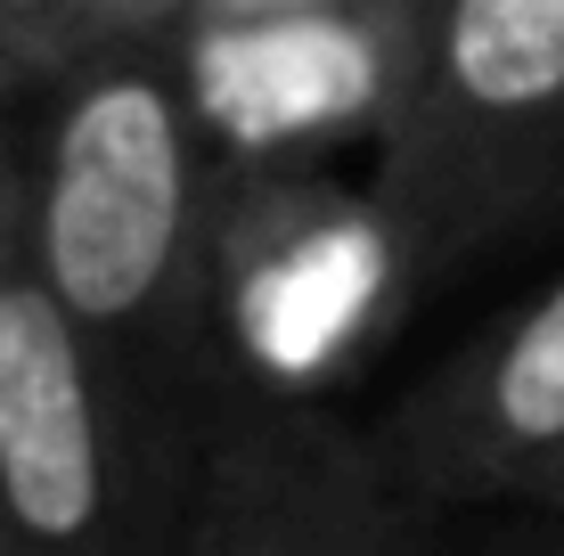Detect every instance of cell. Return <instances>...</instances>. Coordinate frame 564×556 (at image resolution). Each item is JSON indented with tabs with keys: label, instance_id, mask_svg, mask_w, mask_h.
<instances>
[{
	"label": "cell",
	"instance_id": "1",
	"mask_svg": "<svg viewBox=\"0 0 564 556\" xmlns=\"http://www.w3.org/2000/svg\"><path fill=\"white\" fill-rule=\"evenodd\" d=\"M17 107L25 229L50 295L155 426L197 434L213 393V148L172 33H99L17 90Z\"/></svg>",
	"mask_w": 564,
	"mask_h": 556
},
{
	"label": "cell",
	"instance_id": "2",
	"mask_svg": "<svg viewBox=\"0 0 564 556\" xmlns=\"http://www.w3.org/2000/svg\"><path fill=\"white\" fill-rule=\"evenodd\" d=\"M417 295V254L368 164H213V377L279 401H336Z\"/></svg>",
	"mask_w": 564,
	"mask_h": 556
},
{
	"label": "cell",
	"instance_id": "3",
	"mask_svg": "<svg viewBox=\"0 0 564 556\" xmlns=\"http://www.w3.org/2000/svg\"><path fill=\"white\" fill-rule=\"evenodd\" d=\"M368 172L425 286L549 221L564 181V0H417L410 83Z\"/></svg>",
	"mask_w": 564,
	"mask_h": 556
},
{
	"label": "cell",
	"instance_id": "4",
	"mask_svg": "<svg viewBox=\"0 0 564 556\" xmlns=\"http://www.w3.org/2000/svg\"><path fill=\"white\" fill-rule=\"evenodd\" d=\"M188 434L155 426L33 262L25 172L0 214V524L17 556H172Z\"/></svg>",
	"mask_w": 564,
	"mask_h": 556
},
{
	"label": "cell",
	"instance_id": "5",
	"mask_svg": "<svg viewBox=\"0 0 564 556\" xmlns=\"http://www.w3.org/2000/svg\"><path fill=\"white\" fill-rule=\"evenodd\" d=\"M425 524L336 401H279L238 377L197 401L172 556H434Z\"/></svg>",
	"mask_w": 564,
	"mask_h": 556
},
{
	"label": "cell",
	"instance_id": "6",
	"mask_svg": "<svg viewBox=\"0 0 564 556\" xmlns=\"http://www.w3.org/2000/svg\"><path fill=\"white\" fill-rule=\"evenodd\" d=\"M417 0H327L286 17L172 25L213 164H344L377 156L410 83Z\"/></svg>",
	"mask_w": 564,
	"mask_h": 556
},
{
	"label": "cell",
	"instance_id": "7",
	"mask_svg": "<svg viewBox=\"0 0 564 556\" xmlns=\"http://www.w3.org/2000/svg\"><path fill=\"white\" fill-rule=\"evenodd\" d=\"M360 434L417 515L540 508L564 475V271L434 360Z\"/></svg>",
	"mask_w": 564,
	"mask_h": 556
},
{
	"label": "cell",
	"instance_id": "8",
	"mask_svg": "<svg viewBox=\"0 0 564 556\" xmlns=\"http://www.w3.org/2000/svg\"><path fill=\"white\" fill-rule=\"evenodd\" d=\"M66 50H83L66 25V0H0V99L33 90Z\"/></svg>",
	"mask_w": 564,
	"mask_h": 556
},
{
	"label": "cell",
	"instance_id": "9",
	"mask_svg": "<svg viewBox=\"0 0 564 556\" xmlns=\"http://www.w3.org/2000/svg\"><path fill=\"white\" fill-rule=\"evenodd\" d=\"M188 17V0H66L74 42H99V33H172Z\"/></svg>",
	"mask_w": 564,
	"mask_h": 556
},
{
	"label": "cell",
	"instance_id": "10",
	"mask_svg": "<svg viewBox=\"0 0 564 556\" xmlns=\"http://www.w3.org/2000/svg\"><path fill=\"white\" fill-rule=\"evenodd\" d=\"M532 532H508V541H482V548H451V556H564V515L532 508Z\"/></svg>",
	"mask_w": 564,
	"mask_h": 556
},
{
	"label": "cell",
	"instance_id": "11",
	"mask_svg": "<svg viewBox=\"0 0 564 556\" xmlns=\"http://www.w3.org/2000/svg\"><path fill=\"white\" fill-rule=\"evenodd\" d=\"M286 9H327V0H188V17H286Z\"/></svg>",
	"mask_w": 564,
	"mask_h": 556
},
{
	"label": "cell",
	"instance_id": "12",
	"mask_svg": "<svg viewBox=\"0 0 564 556\" xmlns=\"http://www.w3.org/2000/svg\"><path fill=\"white\" fill-rule=\"evenodd\" d=\"M9 181H17V115L0 99V214H9Z\"/></svg>",
	"mask_w": 564,
	"mask_h": 556
},
{
	"label": "cell",
	"instance_id": "13",
	"mask_svg": "<svg viewBox=\"0 0 564 556\" xmlns=\"http://www.w3.org/2000/svg\"><path fill=\"white\" fill-rule=\"evenodd\" d=\"M540 508H549V515H564V475H556L549 491H540Z\"/></svg>",
	"mask_w": 564,
	"mask_h": 556
},
{
	"label": "cell",
	"instance_id": "14",
	"mask_svg": "<svg viewBox=\"0 0 564 556\" xmlns=\"http://www.w3.org/2000/svg\"><path fill=\"white\" fill-rule=\"evenodd\" d=\"M549 221H564V181H556V197H549Z\"/></svg>",
	"mask_w": 564,
	"mask_h": 556
},
{
	"label": "cell",
	"instance_id": "15",
	"mask_svg": "<svg viewBox=\"0 0 564 556\" xmlns=\"http://www.w3.org/2000/svg\"><path fill=\"white\" fill-rule=\"evenodd\" d=\"M0 556H17V548H9V524H0Z\"/></svg>",
	"mask_w": 564,
	"mask_h": 556
}]
</instances>
